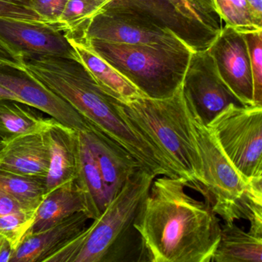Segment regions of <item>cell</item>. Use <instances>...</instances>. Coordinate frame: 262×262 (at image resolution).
Here are the masks:
<instances>
[{"label": "cell", "mask_w": 262, "mask_h": 262, "mask_svg": "<svg viewBox=\"0 0 262 262\" xmlns=\"http://www.w3.org/2000/svg\"><path fill=\"white\" fill-rule=\"evenodd\" d=\"M188 182L179 177L153 179L135 223L148 261L211 262L221 225L211 201L187 194Z\"/></svg>", "instance_id": "obj_1"}, {"label": "cell", "mask_w": 262, "mask_h": 262, "mask_svg": "<svg viewBox=\"0 0 262 262\" xmlns=\"http://www.w3.org/2000/svg\"><path fill=\"white\" fill-rule=\"evenodd\" d=\"M22 62L29 73L125 148L142 169L155 177L168 174V168L163 160L121 114L119 100L105 93L78 59L24 56Z\"/></svg>", "instance_id": "obj_2"}, {"label": "cell", "mask_w": 262, "mask_h": 262, "mask_svg": "<svg viewBox=\"0 0 262 262\" xmlns=\"http://www.w3.org/2000/svg\"><path fill=\"white\" fill-rule=\"evenodd\" d=\"M154 179L148 171L138 169L92 225L45 262L148 261L135 223Z\"/></svg>", "instance_id": "obj_3"}, {"label": "cell", "mask_w": 262, "mask_h": 262, "mask_svg": "<svg viewBox=\"0 0 262 262\" xmlns=\"http://www.w3.org/2000/svg\"><path fill=\"white\" fill-rule=\"evenodd\" d=\"M125 120L137 131L176 177L200 188L202 160L191 113L182 86L165 99L140 95L127 102L118 101Z\"/></svg>", "instance_id": "obj_4"}, {"label": "cell", "mask_w": 262, "mask_h": 262, "mask_svg": "<svg viewBox=\"0 0 262 262\" xmlns=\"http://www.w3.org/2000/svg\"><path fill=\"white\" fill-rule=\"evenodd\" d=\"M190 111V110H189ZM194 135L202 160L204 195L224 222L242 219L251 228L262 225V190L248 182L228 160L209 128L193 117Z\"/></svg>", "instance_id": "obj_5"}, {"label": "cell", "mask_w": 262, "mask_h": 262, "mask_svg": "<svg viewBox=\"0 0 262 262\" xmlns=\"http://www.w3.org/2000/svg\"><path fill=\"white\" fill-rule=\"evenodd\" d=\"M144 96L165 99L182 85L192 51L83 39Z\"/></svg>", "instance_id": "obj_6"}, {"label": "cell", "mask_w": 262, "mask_h": 262, "mask_svg": "<svg viewBox=\"0 0 262 262\" xmlns=\"http://www.w3.org/2000/svg\"><path fill=\"white\" fill-rule=\"evenodd\" d=\"M207 127L248 183L262 179V106L231 104Z\"/></svg>", "instance_id": "obj_7"}, {"label": "cell", "mask_w": 262, "mask_h": 262, "mask_svg": "<svg viewBox=\"0 0 262 262\" xmlns=\"http://www.w3.org/2000/svg\"><path fill=\"white\" fill-rule=\"evenodd\" d=\"M105 11L141 18L169 29L193 51L209 48L219 30L192 7L173 0H108Z\"/></svg>", "instance_id": "obj_8"}, {"label": "cell", "mask_w": 262, "mask_h": 262, "mask_svg": "<svg viewBox=\"0 0 262 262\" xmlns=\"http://www.w3.org/2000/svg\"><path fill=\"white\" fill-rule=\"evenodd\" d=\"M182 86L190 113L205 126L228 105H245L221 77L208 49L191 53Z\"/></svg>", "instance_id": "obj_9"}, {"label": "cell", "mask_w": 262, "mask_h": 262, "mask_svg": "<svg viewBox=\"0 0 262 262\" xmlns=\"http://www.w3.org/2000/svg\"><path fill=\"white\" fill-rule=\"evenodd\" d=\"M83 39L194 52L169 29L141 18L108 11L92 20Z\"/></svg>", "instance_id": "obj_10"}, {"label": "cell", "mask_w": 262, "mask_h": 262, "mask_svg": "<svg viewBox=\"0 0 262 262\" xmlns=\"http://www.w3.org/2000/svg\"><path fill=\"white\" fill-rule=\"evenodd\" d=\"M0 84L16 95L21 103L50 115L66 126L80 133L90 128V123L68 102L24 68L0 66Z\"/></svg>", "instance_id": "obj_11"}, {"label": "cell", "mask_w": 262, "mask_h": 262, "mask_svg": "<svg viewBox=\"0 0 262 262\" xmlns=\"http://www.w3.org/2000/svg\"><path fill=\"white\" fill-rule=\"evenodd\" d=\"M208 50L230 90L243 105H254L249 53L243 33L225 25Z\"/></svg>", "instance_id": "obj_12"}, {"label": "cell", "mask_w": 262, "mask_h": 262, "mask_svg": "<svg viewBox=\"0 0 262 262\" xmlns=\"http://www.w3.org/2000/svg\"><path fill=\"white\" fill-rule=\"evenodd\" d=\"M0 41L24 56H53L78 59L63 33L43 23L0 17Z\"/></svg>", "instance_id": "obj_13"}, {"label": "cell", "mask_w": 262, "mask_h": 262, "mask_svg": "<svg viewBox=\"0 0 262 262\" xmlns=\"http://www.w3.org/2000/svg\"><path fill=\"white\" fill-rule=\"evenodd\" d=\"M81 133L97 162L110 202L142 167L125 148L92 124Z\"/></svg>", "instance_id": "obj_14"}, {"label": "cell", "mask_w": 262, "mask_h": 262, "mask_svg": "<svg viewBox=\"0 0 262 262\" xmlns=\"http://www.w3.org/2000/svg\"><path fill=\"white\" fill-rule=\"evenodd\" d=\"M43 135L50 151V167L46 179L49 192L79 176L80 132L54 120Z\"/></svg>", "instance_id": "obj_15"}, {"label": "cell", "mask_w": 262, "mask_h": 262, "mask_svg": "<svg viewBox=\"0 0 262 262\" xmlns=\"http://www.w3.org/2000/svg\"><path fill=\"white\" fill-rule=\"evenodd\" d=\"M49 167L50 151L43 133L0 142V170L46 179Z\"/></svg>", "instance_id": "obj_16"}, {"label": "cell", "mask_w": 262, "mask_h": 262, "mask_svg": "<svg viewBox=\"0 0 262 262\" xmlns=\"http://www.w3.org/2000/svg\"><path fill=\"white\" fill-rule=\"evenodd\" d=\"M79 212L85 213L90 219H95L90 197L79 178H76L47 193L36 210L30 234L47 229Z\"/></svg>", "instance_id": "obj_17"}, {"label": "cell", "mask_w": 262, "mask_h": 262, "mask_svg": "<svg viewBox=\"0 0 262 262\" xmlns=\"http://www.w3.org/2000/svg\"><path fill=\"white\" fill-rule=\"evenodd\" d=\"M89 219L85 213H76L47 229L28 234L15 251L11 262H45L81 232Z\"/></svg>", "instance_id": "obj_18"}, {"label": "cell", "mask_w": 262, "mask_h": 262, "mask_svg": "<svg viewBox=\"0 0 262 262\" xmlns=\"http://www.w3.org/2000/svg\"><path fill=\"white\" fill-rule=\"evenodd\" d=\"M69 41L76 52L78 60L90 72L98 85L107 94L122 102L142 95L113 66L96 53L85 41Z\"/></svg>", "instance_id": "obj_19"}, {"label": "cell", "mask_w": 262, "mask_h": 262, "mask_svg": "<svg viewBox=\"0 0 262 262\" xmlns=\"http://www.w3.org/2000/svg\"><path fill=\"white\" fill-rule=\"evenodd\" d=\"M211 262H262V237L224 222Z\"/></svg>", "instance_id": "obj_20"}, {"label": "cell", "mask_w": 262, "mask_h": 262, "mask_svg": "<svg viewBox=\"0 0 262 262\" xmlns=\"http://www.w3.org/2000/svg\"><path fill=\"white\" fill-rule=\"evenodd\" d=\"M23 103L0 99V139L45 132L55 119H46Z\"/></svg>", "instance_id": "obj_21"}, {"label": "cell", "mask_w": 262, "mask_h": 262, "mask_svg": "<svg viewBox=\"0 0 262 262\" xmlns=\"http://www.w3.org/2000/svg\"><path fill=\"white\" fill-rule=\"evenodd\" d=\"M108 4V0H68L55 27L68 39L82 40L90 23Z\"/></svg>", "instance_id": "obj_22"}, {"label": "cell", "mask_w": 262, "mask_h": 262, "mask_svg": "<svg viewBox=\"0 0 262 262\" xmlns=\"http://www.w3.org/2000/svg\"><path fill=\"white\" fill-rule=\"evenodd\" d=\"M78 178L90 197L95 219H97L103 212L110 200L97 162L81 133L80 170Z\"/></svg>", "instance_id": "obj_23"}, {"label": "cell", "mask_w": 262, "mask_h": 262, "mask_svg": "<svg viewBox=\"0 0 262 262\" xmlns=\"http://www.w3.org/2000/svg\"><path fill=\"white\" fill-rule=\"evenodd\" d=\"M0 188L28 211H36L47 193L46 179L27 177L0 170Z\"/></svg>", "instance_id": "obj_24"}, {"label": "cell", "mask_w": 262, "mask_h": 262, "mask_svg": "<svg viewBox=\"0 0 262 262\" xmlns=\"http://www.w3.org/2000/svg\"><path fill=\"white\" fill-rule=\"evenodd\" d=\"M213 2L225 26L242 33L262 30L253 23L245 0H213Z\"/></svg>", "instance_id": "obj_25"}, {"label": "cell", "mask_w": 262, "mask_h": 262, "mask_svg": "<svg viewBox=\"0 0 262 262\" xmlns=\"http://www.w3.org/2000/svg\"><path fill=\"white\" fill-rule=\"evenodd\" d=\"M36 212V211H22L0 215V234L10 242L14 251L30 234Z\"/></svg>", "instance_id": "obj_26"}, {"label": "cell", "mask_w": 262, "mask_h": 262, "mask_svg": "<svg viewBox=\"0 0 262 262\" xmlns=\"http://www.w3.org/2000/svg\"><path fill=\"white\" fill-rule=\"evenodd\" d=\"M243 35L249 53L254 103L262 106V30L244 33Z\"/></svg>", "instance_id": "obj_27"}, {"label": "cell", "mask_w": 262, "mask_h": 262, "mask_svg": "<svg viewBox=\"0 0 262 262\" xmlns=\"http://www.w3.org/2000/svg\"><path fill=\"white\" fill-rule=\"evenodd\" d=\"M0 17L42 23L33 10L31 0H0Z\"/></svg>", "instance_id": "obj_28"}, {"label": "cell", "mask_w": 262, "mask_h": 262, "mask_svg": "<svg viewBox=\"0 0 262 262\" xmlns=\"http://www.w3.org/2000/svg\"><path fill=\"white\" fill-rule=\"evenodd\" d=\"M68 0H31L32 7L40 18L41 22L56 26Z\"/></svg>", "instance_id": "obj_29"}, {"label": "cell", "mask_w": 262, "mask_h": 262, "mask_svg": "<svg viewBox=\"0 0 262 262\" xmlns=\"http://www.w3.org/2000/svg\"><path fill=\"white\" fill-rule=\"evenodd\" d=\"M187 2L203 18L204 20L217 30L222 28V19L219 17L213 0H186Z\"/></svg>", "instance_id": "obj_30"}, {"label": "cell", "mask_w": 262, "mask_h": 262, "mask_svg": "<svg viewBox=\"0 0 262 262\" xmlns=\"http://www.w3.org/2000/svg\"><path fill=\"white\" fill-rule=\"evenodd\" d=\"M22 211L28 210L25 209L14 198L0 188V215H5Z\"/></svg>", "instance_id": "obj_31"}, {"label": "cell", "mask_w": 262, "mask_h": 262, "mask_svg": "<svg viewBox=\"0 0 262 262\" xmlns=\"http://www.w3.org/2000/svg\"><path fill=\"white\" fill-rule=\"evenodd\" d=\"M0 66L23 67L22 57L13 53L4 42L0 41Z\"/></svg>", "instance_id": "obj_32"}, {"label": "cell", "mask_w": 262, "mask_h": 262, "mask_svg": "<svg viewBox=\"0 0 262 262\" xmlns=\"http://www.w3.org/2000/svg\"><path fill=\"white\" fill-rule=\"evenodd\" d=\"M254 25L262 29V0H245Z\"/></svg>", "instance_id": "obj_33"}, {"label": "cell", "mask_w": 262, "mask_h": 262, "mask_svg": "<svg viewBox=\"0 0 262 262\" xmlns=\"http://www.w3.org/2000/svg\"><path fill=\"white\" fill-rule=\"evenodd\" d=\"M14 253L10 242L0 234V262H11Z\"/></svg>", "instance_id": "obj_34"}, {"label": "cell", "mask_w": 262, "mask_h": 262, "mask_svg": "<svg viewBox=\"0 0 262 262\" xmlns=\"http://www.w3.org/2000/svg\"><path fill=\"white\" fill-rule=\"evenodd\" d=\"M0 99H10V100L16 101V102H20L21 103L20 100H19V98L16 95L13 94L12 92L7 90V88H5L1 84H0Z\"/></svg>", "instance_id": "obj_35"}, {"label": "cell", "mask_w": 262, "mask_h": 262, "mask_svg": "<svg viewBox=\"0 0 262 262\" xmlns=\"http://www.w3.org/2000/svg\"><path fill=\"white\" fill-rule=\"evenodd\" d=\"M0 142H1V139H0Z\"/></svg>", "instance_id": "obj_36"}, {"label": "cell", "mask_w": 262, "mask_h": 262, "mask_svg": "<svg viewBox=\"0 0 262 262\" xmlns=\"http://www.w3.org/2000/svg\"><path fill=\"white\" fill-rule=\"evenodd\" d=\"M185 1H186V0H185Z\"/></svg>", "instance_id": "obj_37"}]
</instances>
